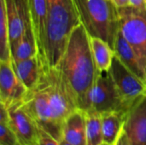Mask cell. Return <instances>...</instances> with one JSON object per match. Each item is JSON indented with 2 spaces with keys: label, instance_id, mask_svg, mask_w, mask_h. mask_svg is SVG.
<instances>
[{
  "label": "cell",
  "instance_id": "1",
  "mask_svg": "<svg viewBox=\"0 0 146 145\" xmlns=\"http://www.w3.org/2000/svg\"><path fill=\"white\" fill-rule=\"evenodd\" d=\"M56 68L74 94L78 108L87 111L91 91L101 73L93 59L90 34L82 22L72 31Z\"/></svg>",
  "mask_w": 146,
  "mask_h": 145
},
{
  "label": "cell",
  "instance_id": "2",
  "mask_svg": "<svg viewBox=\"0 0 146 145\" xmlns=\"http://www.w3.org/2000/svg\"><path fill=\"white\" fill-rule=\"evenodd\" d=\"M81 22L75 0H46L44 55L49 67H57L72 31Z\"/></svg>",
  "mask_w": 146,
  "mask_h": 145
},
{
  "label": "cell",
  "instance_id": "3",
  "mask_svg": "<svg viewBox=\"0 0 146 145\" xmlns=\"http://www.w3.org/2000/svg\"><path fill=\"white\" fill-rule=\"evenodd\" d=\"M81 21L90 36L98 37L115 49L120 32L119 10L112 0H75Z\"/></svg>",
  "mask_w": 146,
  "mask_h": 145
},
{
  "label": "cell",
  "instance_id": "4",
  "mask_svg": "<svg viewBox=\"0 0 146 145\" xmlns=\"http://www.w3.org/2000/svg\"><path fill=\"white\" fill-rule=\"evenodd\" d=\"M22 102L41 128L56 140L62 139V129L54 122L48 92L41 79L33 88L27 90Z\"/></svg>",
  "mask_w": 146,
  "mask_h": 145
},
{
  "label": "cell",
  "instance_id": "5",
  "mask_svg": "<svg viewBox=\"0 0 146 145\" xmlns=\"http://www.w3.org/2000/svg\"><path fill=\"white\" fill-rule=\"evenodd\" d=\"M88 110H94L100 114L120 112L126 115L127 112L120 92L109 72L101 73L98 76L89 96Z\"/></svg>",
  "mask_w": 146,
  "mask_h": 145
},
{
  "label": "cell",
  "instance_id": "6",
  "mask_svg": "<svg viewBox=\"0 0 146 145\" xmlns=\"http://www.w3.org/2000/svg\"><path fill=\"white\" fill-rule=\"evenodd\" d=\"M120 31L126 40L146 62V9L133 6L119 8Z\"/></svg>",
  "mask_w": 146,
  "mask_h": 145
},
{
  "label": "cell",
  "instance_id": "7",
  "mask_svg": "<svg viewBox=\"0 0 146 145\" xmlns=\"http://www.w3.org/2000/svg\"><path fill=\"white\" fill-rule=\"evenodd\" d=\"M109 73L114 80L127 111L138 99L146 95L145 83L133 74L116 55L113 59Z\"/></svg>",
  "mask_w": 146,
  "mask_h": 145
},
{
  "label": "cell",
  "instance_id": "8",
  "mask_svg": "<svg viewBox=\"0 0 146 145\" xmlns=\"http://www.w3.org/2000/svg\"><path fill=\"white\" fill-rule=\"evenodd\" d=\"M9 126L21 145H38L39 126L25 108L23 102H18L7 108Z\"/></svg>",
  "mask_w": 146,
  "mask_h": 145
},
{
  "label": "cell",
  "instance_id": "9",
  "mask_svg": "<svg viewBox=\"0 0 146 145\" xmlns=\"http://www.w3.org/2000/svg\"><path fill=\"white\" fill-rule=\"evenodd\" d=\"M9 31V43L12 49L21 36L33 29L29 0H4Z\"/></svg>",
  "mask_w": 146,
  "mask_h": 145
},
{
  "label": "cell",
  "instance_id": "10",
  "mask_svg": "<svg viewBox=\"0 0 146 145\" xmlns=\"http://www.w3.org/2000/svg\"><path fill=\"white\" fill-rule=\"evenodd\" d=\"M27 88L17 76L13 61H0V102L6 108L21 102Z\"/></svg>",
  "mask_w": 146,
  "mask_h": 145
},
{
  "label": "cell",
  "instance_id": "11",
  "mask_svg": "<svg viewBox=\"0 0 146 145\" xmlns=\"http://www.w3.org/2000/svg\"><path fill=\"white\" fill-rule=\"evenodd\" d=\"M123 128L132 145H146V95L138 99L125 115Z\"/></svg>",
  "mask_w": 146,
  "mask_h": 145
},
{
  "label": "cell",
  "instance_id": "12",
  "mask_svg": "<svg viewBox=\"0 0 146 145\" xmlns=\"http://www.w3.org/2000/svg\"><path fill=\"white\" fill-rule=\"evenodd\" d=\"M116 56L139 79L146 84V62L126 40L120 31L115 44Z\"/></svg>",
  "mask_w": 146,
  "mask_h": 145
},
{
  "label": "cell",
  "instance_id": "13",
  "mask_svg": "<svg viewBox=\"0 0 146 145\" xmlns=\"http://www.w3.org/2000/svg\"><path fill=\"white\" fill-rule=\"evenodd\" d=\"M13 66L17 76L27 90L33 88L39 82L45 68L48 67L39 53L19 62H13Z\"/></svg>",
  "mask_w": 146,
  "mask_h": 145
},
{
  "label": "cell",
  "instance_id": "14",
  "mask_svg": "<svg viewBox=\"0 0 146 145\" xmlns=\"http://www.w3.org/2000/svg\"><path fill=\"white\" fill-rule=\"evenodd\" d=\"M62 139L72 145H86V111L76 109L64 121Z\"/></svg>",
  "mask_w": 146,
  "mask_h": 145
},
{
  "label": "cell",
  "instance_id": "15",
  "mask_svg": "<svg viewBox=\"0 0 146 145\" xmlns=\"http://www.w3.org/2000/svg\"><path fill=\"white\" fill-rule=\"evenodd\" d=\"M29 4L32 22L38 43V51L45 61L44 50L46 38V0H29Z\"/></svg>",
  "mask_w": 146,
  "mask_h": 145
},
{
  "label": "cell",
  "instance_id": "16",
  "mask_svg": "<svg viewBox=\"0 0 146 145\" xmlns=\"http://www.w3.org/2000/svg\"><path fill=\"white\" fill-rule=\"evenodd\" d=\"M91 48L96 66L100 73L110 71L113 59L115 56V50L104 39L90 36Z\"/></svg>",
  "mask_w": 146,
  "mask_h": 145
},
{
  "label": "cell",
  "instance_id": "17",
  "mask_svg": "<svg viewBox=\"0 0 146 145\" xmlns=\"http://www.w3.org/2000/svg\"><path fill=\"white\" fill-rule=\"evenodd\" d=\"M102 133L104 143L113 145L123 128L125 114L120 112H106L101 114Z\"/></svg>",
  "mask_w": 146,
  "mask_h": 145
},
{
  "label": "cell",
  "instance_id": "18",
  "mask_svg": "<svg viewBox=\"0 0 146 145\" xmlns=\"http://www.w3.org/2000/svg\"><path fill=\"white\" fill-rule=\"evenodd\" d=\"M38 53L39 51L33 29L27 31L11 49L12 61L14 63L30 58Z\"/></svg>",
  "mask_w": 146,
  "mask_h": 145
},
{
  "label": "cell",
  "instance_id": "19",
  "mask_svg": "<svg viewBox=\"0 0 146 145\" xmlns=\"http://www.w3.org/2000/svg\"><path fill=\"white\" fill-rule=\"evenodd\" d=\"M86 145H100L104 143L101 114L94 110L86 111Z\"/></svg>",
  "mask_w": 146,
  "mask_h": 145
},
{
  "label": "cell",
  "instance_id": "20",
  "mask_svg": "<svg viewBox=\"0 0 146 145\" xmlns=\"http://www.w3.org/2000/svg\"><path fill=\"white\" fill-rule=\"evenodd\" d=\"M0 61H12L9 24L4 0H0Z\"/></svg>",
  "mask_w": 146,
  "mask_h": 145
},
{
  "label": "cell",
  "instance_id": "21",
  "mask_svg": "<svg viewBox=\"0 0 146 145\" xmlns=\"http://www.w3.org/2000/svg\"><path fill=\"white\" fill-rule=\"evenodd\" d=\"M19 140L9 121H0V145H19Z\"/></svg>",
  "mask_w": 146,
  "mask_h": 145
},
{
  "label": "cell",
  "instance_id": "22",
  "mask_svg": "<svg viewBox=\"0 0 146 145\" xmlns=\"http://www.w3.org/2000/svg\"><path fill=\"white\" fill-rule=\"evenodd\" d=\"M38 145H59V141L40 127Z\"/></svg>",
  "mask_w": 146,
  "mask_h": 145
},
{
  "label": "cell",
  "instance_id": "23",
  "mask_svg": "<svg viewBox=\"0 0 146 145\" xmlns=\"http://www.w3.org/2000/svg\"><path fill=\"white\" fill-rule=\"evenodd\" d=\"M113 145H132L131 144V141H130V139H129V138H128L124 128L121 129L119 136L117 137L115 142L114 143Z\"/></svg>",
  "mask_w": 146,
  "mask_h": 145
},
{
  "label": "cell",
  "instance_id": "24",
  "mask_svg": "<svg viewBox=\"0 0 146 145\" xmlns=\"http://www.w3.org/2000/svg\"><path fill=\"white\" fill-rule=\"evenodd\" d=\"M130 6L141 10H145L146 0H130Z\"/></svg>",
  "mask_w": 146,
  "mask_h": 145
},
{
  "label": "cell",
  "instance_id": "25",
  "mask_svg": "<svg viewBox=\"0 0 146 145\" xmlns=\"http://www.w3.org/2000/svg\"><path fill=\"white\" fill-rule=\"evenodd\" d=\"M112 1L118 9L130 6V0H112Z\"/></svg>",
  "mask_w": 146,
  "mask_h": 145
},
{
  "label": "cell",
  "instance_id": "26",
  "mask_svg": "<svg viewBox=\"0 0 146 145\" xmlns=\"http://www.w3.org/2000/svg\"><path fill=\"white\" fill-rule=\"evenodd\" d=\"M59 145H72V144H69V143H68L66 140L62 139V140H60V141H59Z\"/></svg>",
  "mask_w": 146,
  "mask_h": 145
},
{
  "label": "cell",
  "instance_id": "27",
  "mask_svg": "<svg viewBox=\"0 0 146 145\" xmlns=\"http://www.w3.org/2000/svg\"><path fill=\"white\" fill-rule=\"evenodd\" d=\"M100 145H109V144H105V143H103L102 144H100Z\"/></svg>",
  "mask_w": 146,
  "mask_h": 145
},
{
  "label": "cell",
  "instance_id": "28",
  "mask_svg": "<svg viewBox=\"0 0 146 145\" xmlns=\"http://www.w3.org/2000/svg\"><path fill=\"white\" fill-rule=\"evenodd\" d=\"M19 145H21V144H19Z\"/></svg>",
  "mask_w": 146,
  "mask_h": 145
}]
</instances>
